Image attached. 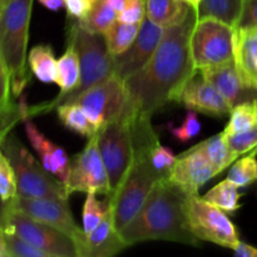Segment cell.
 Returning a JSON list of instances; mask_svg holds the SVG:
<instances>
[{
    "label": "cell",
    "mask_w": 257,
    "mask_h": 257,
    "mask_svg": "<svg viewBox=\"0 0 257 257\" xmlns=\"http://www.w3.org/2000/svg\"><path fill=\"white\" fill-rule=\"evenodd\" d=\"M198 14L192 7L182 19L165 28L150 62L125 80L128 105L152 118L170 102H177L186 83L196 74L191 57V35Z\"/></svg>",
    "instance_id": "cell-1"
},
{
    "label": "cell",
    "mask_w": 257,
    "mask_h": 257,
    "mask_svg": "<svg viewBox=\"0 0 257 257\" xmlns=\"http://www.w3.org/2000/svg\"><path fill=\"white\" fill-rule=\"evenodd\" d=\"M188 193L168 177L155 185L137 215L119 231L125 245L155 240L200 246L201 241L188 228L185 202Z\"/></svg>",
    "instance_id": "cell-2"
},
{
    "label": "cell",
    "mask_w": 257,
    "mask_h": 257,
    "mask_svg": "<svg viewBox=\"0 0 257 257\" xmlns=\"http://www.w3.org/2000/svg\"><path fill=\"white\" fill-rule=\"evenodd\" d=\"M98 147L104 162L112 198L130 172L137 156L151 155L152 147L147 131L133 123L125 104L123 112L98 131Z\"/></svg>",
    "instance_id": "cell-3"
},
{
    "label": "cell",
    "mask_w": 257,
    "mask_h": 257,
    "mask_svg": "<svg viewBox=\"0 0 257 257\" xmlns=\"http://www.w3.org/2000/svg\"><path fill=\"white\" fill-rule=\"evenodd\" d=\"M33 2L5 0L0 4V52L9 70L14 97L22 94L30 80L27 49Z\"/></svg>",
    "instance_id": "cell-4"
},
{
    "label": "cell",
    "mask_w": 257,
    "mask_h": 257,
    "mask_svg": "<svg viewBox=\"0 0 257 257\" xmlns=\"http://www.w3.org/2000/svg\"><path fill=\"white\" fill-rule=\"evenodd\" d=\"M68 42L74 45L79 57L80 82L73 92L58 95L47 107H43L44 112L57 108L114 74V57L108 50L103 34L89 32L75 22L70 24L68 30Z\"/></svg>",
    "instance_id": "cell-5"
},
{
    "label": "cell",
    "mask_w": 257,
    "mask_h": 257,
    "mask_svg": "<svg viewBox=\"0 0 257 257\" xmlns=\"http://www.w3.org/2000/svg\"><path fill=\"white\" fill-rule=\"evenodd\" d=\"M3 153L14 168L18 183V196L20 197H69L64 183L48 172L14 137H5L2 142Z\"/></svg>",
    "instance_id": "cell-6"
},
{
    "label": "cell",
    "mask_w": 257,
    "mask_h": 257,
    "mask_svg": "<svg viewBox=\"0 0 257 257\" xmlns=\"http://www.w3.org/2000/svg\"><path fill=\"white\" fill-rule=\"evenodd\" d=\"M150 156H140L136 158L114 196L105 198V201L113 205L114 223L118 231L122 230L137 215L156 183L166 177L156 170Z\"/></svg>",
    "instance_id": "cell-7"
},
{
    "label": "cell",
    "mask_w": 257,
    "mask_h": 257,
    "mask_svg": "<svg viewBox=\"0 0 257 257\" xmlns=\"http://www.w3.org/2000/svg\"><path fill=\"white\" fill-rule=\"evenodd\" d=\"M235 32L213 17L198 18L191 35V57L196 72L235 59Z\"/></svg>",
    "instance_id": "cell-8"
},
{
    "label": "cell",
    "mask_w": 257,
    "mask_h": 257,
    "mask_svg": "<svg viewBox=\"0 0 257 257\" xmlns=\"http://www.w3.org/2000/svg\"><path fill=\"white\" fill-rule=\"evenodd\" d=\"M188 228L200 241L232 248L240 241L237 230L225 211L198 195L188 196L185 202Z\"/></svg>",
    "instance_id": "cell-9"
},
{
    "label": "cell",
    "mask_w": 257,
    "mask_h": 257,
    "mask_svg": "<svg viewBox=\"0 0 257 257\" xmlns=\"http://www.w3.org/2000/svg\"><path fill=\"white\" fill-rule=\"evenodd\" d=\"M5 232L15 233L50 257H79L74 241L53 226L34 220L9 202Z\"/></svg>",
    "instance_id": "cell-10"
},
{
    "label": "cell",
    "mask_w": 257,
    "mask_h": 257,
    "mask_svg": "<svg viewBox=\"0 0 257 257\" xmlns=\"http://www.w3.org/2000/svg\"><path fill=\"white\" fill-rule=\"evenodd\" d=\"M127 102L128 94L124 80L114 73L64 103L79 104L90 122L99 131L123 112Z\"/></svg>",
    "instance_id": "cell-11"
},
{
    "label": "cell",
    "mask_w": 257,
    "mask_h": 257,
    "mask_svg": "<svg viewBox=\"0 0 257 257\" xmlns=\"http://www.w3.org/2000/svg\"><path fill=\"white\" fill-rule=\"evenodd\" d=\"M69 196L74 192L110 195L109 180L98 147V133L88 138L85 147L70 160L69 175L65 182Z\"/></svg>",
    "instance_id": "cell-12"
},
{
    "label": "cell",
    "mask_w": 257,
    "mask_h": 257,
    "mask_svg": "<svg viewBox=\"0 0 257 257\" xmlns=\"http://www.w3.org/2000/svg\"><path fill=\"white\" fill-rule=\"evenodd\" d=\"M12 202L15 208L34 220L53 226L69 236L77 245V250L80 247L85 232L83 228L78 227L67 198H30L17 196Z\"/></svg>",
    "instance_id": "cell-13"
},
{
    "label": "cell",
    "mask_w": 257,
    "mask_h": 257,
    "mask_svg": "<svg viewBox=\"0 0 257 257\" xmlns=\"http://www.w3.org/2000/svg\"><path fill=\"white\" fill-rule=\"evenodd\" d=\"M165 33V28L151 22L147 17L141 24L140 33L124 53L114 57V73L127 80L140 72L152 58Z\"/></svg>",
    "instance_id": "cell-14"
},
{
    "label": "cell",
    "mask_w": 257,
    "mask_h": 257,
    "mask_svg": "<svg viewBox=\"0 0 257 257\" xmlns=\"http://www.w3.org/2000/svg\"><path fill=\"white\" fill-rule=\"evenodd\" d=\"M177 103H181L188 110L223 118L232 110L230 103L225 99L220 90L206 79L200 72L196 73L181 90Z\"/></svg>",
    "instance_id": "cell-15"
},
{
    "label": "cell",
    "mask_w": 257,
    "mask_h": 257,
    "mask_svg": "<svg viewBox=\"0 0 257 257\" xmlns=\"http://www.w3.org/2000/svg\"><path fill=\"white\" fill-rule=\"evenodd\" d=\"M217 175L210 161L193 146L176 157L167 177L191 196L198 195V191Z\"/></svg>",
    "instance_id": "cell-16"
},
{
    "label": "cell",
    "mask_w": 257,
    "mask_h": 257,
    "mask_svg": "<svg viewBox=\"0 0 257 257\" xmlns=\"http://www.w3.org/2000/svg\"><path fill=\"white\" fill-rule=\"evenodd\" d=\"M104 216L92 232L84 235L82 245L78 248L79 257H112L128 247L115 227L112 202L104 201Z\"/></svg>",
    "instance_id": "cell-17"
},
{
    "label": "cell",
    "mask_w": 257,
    "mask_h": 257,
    "mask_svg": "<svg viewBox=\"0 0 257 257\" xmlns=\"http://www.w3.org/2000/svg\"><path fill=\"white\" fill-rule=\"evenodd\" d=\"M200 73L220 90L232 108L245 100L257 97V90L250 89L243 84L236 68L235 59L203 69Z\"/></svg>",
    "instance_id": "cell-18"
},
{
    "label": "cell",
    "mask_w": 257,
    "mask_h": 257,
    "mask_svg": "<svg viewBox=\"0 0 257 257\" xmlns=\"http://www.w3.org/2000/svg\"><path fill=\"white\" fill-rule=\"evenodd\" d=\"M25 132H27L33 148L39 155L40 162L44 166L45 170L54 175L57 178H59L65 185L68 175H69L70 165V160L65 151L58 145L53 143L52 141L45 138V136L40 133L34 123L30 122V120L25 122Z\"/></svg>",
    "instance_id": "cell-19"
},
{
    "label": "cell",
    "mask_w": 257,
    "mask_h": 257,
    "mask_svg": "<svg viewBox=\"0 0 257 257\" xmlns=\"http://www.w3.org/2000/svg\"><path fill=\"white\" fill-rule=\"evenodd\" d=\"M235 64L243 84L257 90V28L233 29Z\"/></svg>",
    "instance_id": "cell-20"
},
{
    "label": "cell",
    "mask_w": 257,
    "mask_h": 257,
    "mask_svg": "<svg viewBox=\"0 0 257 257\" xmlns=\"http://www.w3.org/2000/svg\"><path fill=\"white\" fill-rule=\"evenodd\" d=\"M190 8L182 0H146V17L155 24L167 28L182 19Z\"/></svg>",
    "instance_id": "cell-21"
},
{
    "label": "cell",
    "mask_w": 257,
    "mask_h": 257,
    "mask_svg": "<svg viewBox=\"0 0 257 257\" xmlns=\"http://www.w3.org/2000/svg\"><path fill=\"white\" fill-rule=\"evenodd\" d=\"M80 82V63L74 45L68 42L64 54L57 62V79L55 83L60 87L59 95L73 92Z\"/></svg>",
    "instance_id": "cell-22"
},
{
    "label": "cell",
    "mask_w": 257,
    "mask_h": 257,
    "mask_svg": "<svg viewBox=\"0 0 257 257\" xmlns=\"http://www.w3.org/2000/svg\"><path fill=\"white\" fill-rule=\"evenodd\" d=\"M196 147L210 161V163L213 166L218 175L227 167H230L238 158L228 146L227 137L223 132L207 138L203 142L196 145Z\"/></svg>",
    "instance_id": "cell-23"
},
{
    "label": "cell",
    "mask_w": 257,
    "mask_h": 257,
    "mask_svg": "<svg viewBox=\"0 0 257 257\" xmlns=\"http://www.w3.org/2000/svg\"><path fill=\"white\" fill-rule=\"evenodd\" d=\"M57 62L50 45H37L28 55V65L33 74L43 83H53L57 79Z\"/></svg>",
    "instance_id": "cell-24"
},
{
    "label": "cell",
    "mask_w": 257,
    "mask_h": 257,
    "mask_svg": "<svg viewBox=\"0 0 257 257\" xmlns=\"http://www.w3.org/2000/svg\"><path fill=\"white\" fill-rule=\"evenodd\" d=\"M57 112L59 120L68 130L85 138H90L98 133L95 125L90 122L83 108L77 103H62L57 107Z\"/></svg>",
    "instance_id": "cell-25"
},
{
    "label": "cell",
    "mask_w": 257,
    "mask_h": 257,
    "mask_svg": "<svg viewBox=\"0 0 257 257\" xmlns=\"http://www.w3.org/2000/svg\"><path fill=\"white\" fill-rule=\"evenodd\" d=\"M140 29L141 24H128L117 19V22L103 34L110 54L115 57L124 53L133 44Z\"/></svg>",
    "instance_id": "cell-26"
},
{
    "label": "cell",
    "mask_w": 257,
    "mask_h": 257,
    "mask_svg": "<svg viewBox=\"0 0 257 257\" xmlns=\"http://www.w3.org/2000/svg\"><path fill=\"white\" fill-rule=\"evenodd\" d=\"M257 125V97L235 105L230 113V120L223 130L226 136L246 132Z\"/></svg>",
    "instance_id": "cell-27"
},
{
    "label": "cell",
    "mask_w": 257,
    "mask_h": 257,
    "mask_svg": "<svg viewBox=\"0 0 257 257\" xmlns=\"http://www.w3.org/2000/svg\"><path fill=\"white\" fill-rule=\"evenodd\" d=\"M242 0H202L198 8V18L213 17L235 27L240 15Z\"/></svg>",
    "instance_id": "cell-28"
},
{
    "label": "cell",
    "mask_w": 257,
    "mask_h": 257,
    "mask_svg": "<svg viewBox=\"0 0 257 257\" xmlns=\"http://www.w3.org/2000/svg\"><path fill=\"white\" fill-rule=\"evenodd\" d=\"M241 195L238 193V187L233 185L230 180H225L217 183L203 196L207 202L212 203L216 207L221 208L226 213H235L240 205Z\"/></svg>",
    "instance_id": "cell-29"
},
{
    "label": "cell",
    "mask_w": 257,
    "mask_h": 257,
    "mask_svg": "<svg viewBox=\"0 0 257 257\" xmlns=\"http://www.w3.org/2000/svg\"><path fill=\"white\" fill-rule=\"evenodd\" d=\"M118 19V13L110 8L104 0H99L92 12L82 20H77L78 24L89 32L104 34Z\"/></svg>",
    "instance_id": "cell-30"
},
{
    "label": "cell",
    "mask_w": 257,
    "mask_h": 257,
    "mask_svg": "<svg viewBox=\"0 0 257 257\" xmlns=\"http://www.w3.org/2000/svg\"><path fill=\"white\" fill-rule=\"evenodd\" d=\"M257 153L251 152L237 158L231 166L227 180L237 187H246L257 181Z\"/></svg>",
    "instance_id": "cell-31"
},
{
    "label": "cell",
    "mask_w": 257,
    "mask_h": 257,
    "mask_svg": "<svg viewBox=\"0 0 257 257\" xmlns=\"http://www.w3.org/2000/svg\"><path fill=\"white\" fill-rule=\"evenodd\" d=\"M0 195L5 202H12L18 196V183L14 168L3 152H0Z\"/></svg>",
    "instance_id": "cell-32"
},
{
    "label": "cell",
    "mask_w": 257,
    "mask_h": 257,
    "mask_svg": "<svg viewBox=\"0 0 257 257\" xmlns=\"http://www.w3.org/2000/svg\"><path fill=\"white\" fill-rule=\"evenodd\" d=\"M5 251L7 257H50L43 250L10 232H5Z\"/></svg>",
    "instance_id": "cell-33"
},
{
    "label": "cell",
    "mask_w": 257,
    "mask_h": 257,
    "mask_svg": "<svg viewBox=\"0 0 257 257\" xmlns=\"http://www.w3.org/2000/svg\"><path fill=\"white\" fill-rule=\"evenodd\" d=\"M105 213V203L99 202L95 198V193H87L83 206V231L90 233L102 221Z\"/></svg>",
    "instance_id": "cell-34"
},
{
    "label": "cell",
    "mask_w": 257,
    "mask_h": 257,
    "mask_svg": "<svg viewBox=\"0 0 257 257\" xmlns=\"http://www.w3.org/2000/svg\"><path fill=\"white\" fill-rule=\"evenodd\" d=\"M228 146L237 157L247 153H257V125L235 136H226Z\"/></svg>",
    "instance_id": "cell-35"
},
{
    "label": "cell",
    "mask_w": 257,
    "mask_h": 257,
    "mask_svg": "<svg viewBox=\"0 0 257 257\" xmlns=\"http://www.w3.org/2000/svg\"><path fill=\"white\" fill-rule=\"evenodd\" d=\"M168 130L172 133L173 137L182 143L190 142L201 132V122L197 118V112L188 110L185 120L180 127H175L173 124L168 125Z\"/></svg>",
    "instance_id": "cell-36"
},
{
    "label": "cell",
    "mask_w": 257,
    "mask_h": 257,
    "mask_svg": "<svg viewBox=\"0 0 257 257\" xmlns=\"http://www.w3.org/2000/svg\"><path fill=\"white\" fill-rule=\"evenodd\" d=\"M25 117H29V109L23 105L13 103L7 107H0V137H7L9 131Z\"/></svg>",
    "instance_id": "cell-37"
},
{
    "label": "cell",
    "mask_w": 257,
    "mask_h": 257,
    "mask_svg": "<svg viewBox=\"0 0 257 257\" xmlns=\"http://www.w3.org/2000/svg\"><path fill=\"white\" fill-rule=\"evenodd\" d=\"M150 157L153 166L156 167V170L160 171L163 176L167 177L171 168H172L173 163H175L176 161V156L173 155L172 151L160 143V145L156 146V147L153 148Z\"/></svg>",
    "instance_id": "cell-38"
},
{
    "label": "cell",
    "mask_w": 257,
    "mask_h": 257,
    "mask_svg": "<svg viewBox=\"0 0 257 257\" xmlns=\"http://www.w3.org/2000/svg\"><path fill=\"white\" fill-rule=\"evenodd\" d=\"M146 18V0H128L127 5L118 13V20L128 24H142Z\"/></svg>",
    "instance_id": "cell-39"
},
{
    "label": "cell",
    "mask_w": 257,
    "mask_h": 257,
    "mask_svg": "<svg viewBox=\"0 0 257 257\" xmlns=\"http://www.w3.org/2000/svg\"><path fill=\"white\" fill-rule=\"evenodd\" d=\"M257 28V0H242L240 15L233 29Z\"/></svg>",
    "instance_id": "cell-40"
},
{
    "label": "cell",
    "mask_w": 257,
    "mask_h": 257,
    "mask_svg": "<svg viewBox=\"0 0 257 257\" xmlns=\"http://www.w3.org/2000/svg\"><path fill=\"white\" fill-rule=\"evenodd\" d=\"M99 0H64V7L68 17L75 20H82L92 12Z\"/></svg>",
    "instance_id": "cell-41"
},
{
    "label": "cell",
    "mask_w": 257,
    "mask_h": 257,
    "mask_svg": "<svg viewBox=\"0 0 257 257\" xmlns=\"http://www.w3.org/2000/svg\"><path fill=\"white\" fill-rule=\"evenodd\" d=\"M12 95V80H10L9 70L0 52V107L13 104Z\"/></svg>",
    "instance_id": "cell-42"
},
{
    "label": "cell",
    "mask_w": 257,
    "mask_h": 257,
    "mask_svg": "<svg viewBox=\"0 0 257 257\" xmlns=\"http://www.w3.org/2000/svg\"><path fill=\"white\" fill-rule=\"evenodd\" d=\"M231 250H233L235 255L238 257H257V247L242 241H238Z\"/></svg>",
    "instance_id": "cell-43"
},
{
    "label": "cell",
    "mask_w": 257,
    "mask_h": 257,
    "mask_svg": "<svg viewBox=\"0 0 257 257\" xmlns=\"http://www.w3.org/2000/svg\"><path fill=\"white\" fill-rule=\"evenodd\" d=\"M39 3L53 12H57L60 8L64 7V0H39Z\"/></svg>",
    "instance_id": "cell-44"
},
{
    "label": "cell",
    "mask_w": 257,
    "mask_h": 257,
    "mask_svg": "<svg viewBox=\"0 0 257 257\" xmlns=\"http://www.w3.org/2000/svg\"><path fill=\"white\" fill-rule=\"evenodd\" d=\"M8 208H9V202H5L3 200L2 195H0V226L4 228L5 221H7V215H8Z\"/></svg>",
    "instance_id": "cell-45"
},
{
    "label": "cell",
    "mask_w": 257,
    "mask_h": 257,
    "mask_svg": "<svg viewBox=\"0 0 257 257\" xmlns=\"http://www.w3.org/2000/svg\"><path fill=\"white\" fill-rule=\"evenodd\" d=\"M104 2L107 3L110 8H113L115 12L120 13L125 8L128 0H104Z\"/></svg>",
    "instance_id": "cell-46"
},
{
    "label": "cell",
    "mask_w": 257,
    "mask_h": 257,
    "mask_svg": "<svg viewBox=\"0 0 257 257\" xmlns=\"http://www.w3.org/2000/svg\"><path fill=\"white\" fill-rule=\"evenodd\" d=\"M0 257H7V251H5V231L0 226Z\"/></svg>",
    "instance_id": "cell-47"
},
{
    "label": "cell",
    "mask_w": 257,
    "mask_h": 257,
    "mask_svg": "<svg viewBox=\"0 0 257 257\" xmlns=\"http://www.w3.org/2000/svg\"><path fill=\"white\" fill-rule=\"evenodd\" d=\"M183 2L187 3V4L190 5V7H192L193 9H195L196 12H197V14H198V8H200V5H201V3H202V0H183Z\"/></svg>",
    "instance_id": "cell-48"
},
{
    "label": "cell",
    "mask_w": 257,
    "mask_h": 257,
    "mask_svg": "<svg viewBox=\"0 0 257 257\" xmlns=\"http://www.w3.org/2000/svg\"><path fill=\"white\" fill-rule=\"evenodd\" d=\"M3 140H4V138L0 137V147H2V142H3ZM0 152H2V150H0Z\"/></svg>",
    "instance_id": "cell-49"
},
{
    "label": "cell",
    "mask_w": 257,
    "mask_h": 257,
    "mask_svg": "<svg viewBox=\"0 0 257 257\" xmlns=\"http://www.w3.org/2000/svg\"><path fill=\"white\" fill-rule=\"evenodd\" d=\"M4 2H5V0H0V4H3Z\"/></svg>",
    "instance_id": "cell-50"
},
{
    "label": "cell",
    "mask_w": 257,
    "mask_h": 257,
    "mask_svg": "<svg viewBox=\"0 0 257 257\" xmlns=\"http://www.w3.org/2000/svg\"><path fill=\"white\" fill-rule=\"evenodd\" d=\"M182 2H183V0H182Z\"/></svg>",
    "instance_id": "cell-51"
}]
</instances>
